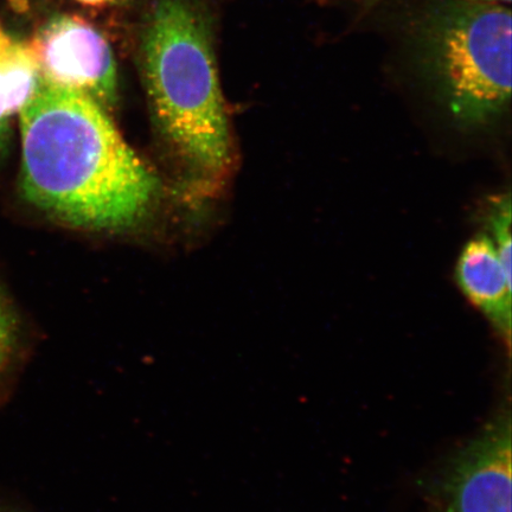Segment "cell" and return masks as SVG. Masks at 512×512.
<instances>
[{
	"label": "cell",
	"instance_id": "obj_8",
	"mask_svg": "<svg viewBox=\"0 0 512 512\" xmlns=\"http://www.w3.org/2000/svg\"><path fill=\"white\" fill-rule=\"evenodd\" d=\"M19 320L14 306L0 287V382L14 366L19 350Z\"/></svg>",
	"mask_w": 512,
	"mask_h": 512
},
{
	"label": "cell",
	"instance_id": "obj_3",
	"mask_svg": "<svg viewBox=\"0 0 512 512\" xmlns=\"http://www.w3.org/2000/svg\"><path fill=\"white\" fill-rule=\"evenodd\" d=\"M511 32V10L502 3L443 0L421 19V68L465 131L484 130L508 111Z\"/></svg>",
	"mask_w": 512,
	"mask_h": 512
},
{
	"label": "cell",
	"instance_id": "obj_11",
	"mask_svg": "<svg viewBox=\"0 0 512 512\" xmlns=\"http://www.w3.org/2000/svg\"><path fill=\"white\" fill-rule=\"evenodd\" d=\"M15 41L6 34L2 27H0V56L8 53V51L15 46Z\"/></svg>",
	"mask_w": 512,
	"mask_h": 512
},
{
	"label": "cell",
	"instance_id": "obj_2",
	"mask_svg": "<svg viewBox=\"0 0 512 512\" xmlns=\"http://www.w3.org/2000/svg\"><path fill=\"white\" fill-rule=\"evenodd\" d=\"M143 72L153 120L191 196L207 198L234 166L232 131L213 47L185 0H159L143 40Z\"/></svg>",
	"mask_w": 512,
	"mask_h": 512
},
{
	"label": "cell",
	"instance_id": "obj_6",
	"mask_svg": "<svg viewBox=\"0 0 512 512\" xmlns=\"http://www.w3.org/2000/svg\"><path fill=\"white\" fill-rule=\"evenodd\" d=\"M511 277L489 234L466 243L456 266L457 284L464 296L488 318L510 350Z\"/></svg>",
	"mask_w": 512,
	"mask_h": 512
},
{
	"label": "cell",
	"instance_id": "obj_10",
	"mask_svg": "<svg viewBox=\"0 0 512 512\" xmlns=\"http://www.w3.org/2000/svg\"><path fill=\"white\" fill-rule=\"evenodd\" d=\"M345 2L357 5L362 10H369L382 3L383 0H345ZM467 2L510 4V0H467Z\"/></svg>",
	"mask_w": 512,
	"mask_h": 512
},
{
	"label": "cell",
	"instance_id": "obj_1",
	"mask_svg": "<svg viewBox=\"0 0 512 512\" xmlns=\"http://www.w3.org/2000/svg\"><path fill=\"white\" fill-rule=\"evenodd\" d=\"M19 115V190L32 207L100 232L131 228L150 214L158 178L98 102L41 79Z\"/></svg>",
	"mask_w": 512,
	"mask_h": 512
},
{
	"label": "cell",
	"instance_id": "obj_12",
	"mask_svg": "<svg viewBox=\"0 0 512 512\" xmlns=\"http://www.w3.org/2000/svg\"><path fill=\"white\" fill-rule=\"evenodd\" d=\"M82 5L92 6V8H104V6L113 5L121 0H76Z\"/></svg>",
	"mask_w": 512,
	"mask_h": 512
},
{
	"label": "cell",
	"instance_id": "obj_7",
	"mask_svg": "<svg viewBox=\"0 0 512 512\" xmlns=\"http://www.w3.org/2000/svg\"><path fill=\"white\" fill-rule=\"evenodd\" d=\"M511 196L510 192L491 197L485 210V221L490 230L499 258L510 275L511 267Z\"/></svg>",
	"mask_w": 512,
	"mask_h": 512
},
{
	"label": "cell",
	"instance_id": "obj_4",
	"mask_svg": "<svg viewBox=\"0 0 512 512\" xmlns=\"http://www.w3.org/2000/svg\"><path fill=\"white\" fill-rule=\"evenodd\" d=\"M41 79L79 92L107 110L118 98V72L110 43L78 16H57L28 43Z\"/></svg>",
	"mask_w": 512,
	"mask_h": 512
},
{
	"label": "cell",
	"instance_id": "obj_9",
	"mask_svg": "<svg viewBox=\"0 0 512 512\" xmlns=\"http://www.w3.org/2000/svg\"><path fill=\"white\" fill-rule=\"evenodd\" d=\"M11 143L10 118L0 115V162L8 155Z\"/></svg>",
	"mask_w": 512,
	"mask_h": 512
},
{
	"label": "cell",
	"instance_id": "obj_5",
	"mask_svg": "<svg viewBox=\"0 0 512 512\" xmlns=\"http://www.w3.org/2000/svg\"><path fill=\"white\" fill-rule=\"evenodd\" d=\"M511 431L501 409L451 459L440 483L446 512H511Z\"/></svg>",
	"mask_w": 512,
	"mask_h": 512
}]
</instances>
